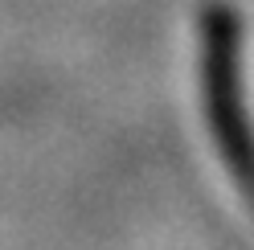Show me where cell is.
I'll return each instance as SVG.
<instances>
[{
    "label": "cell",
    "instance_id": "1",
    "mask_svg": "<svg viewBox=\"0 0 254 250\" xmlns=\"http://www.w3.org/2000/svg\"><path fill=\"white\" fill-rule=\"evenodd\" d=\"M205 111H209V131L230 168L234 189L254 213V131L242 103L238 29L230 17H213V25L205 29Z\"/></svg>",
    "mask_w": 254,
    "mask_h": 250
}]
</instances>
